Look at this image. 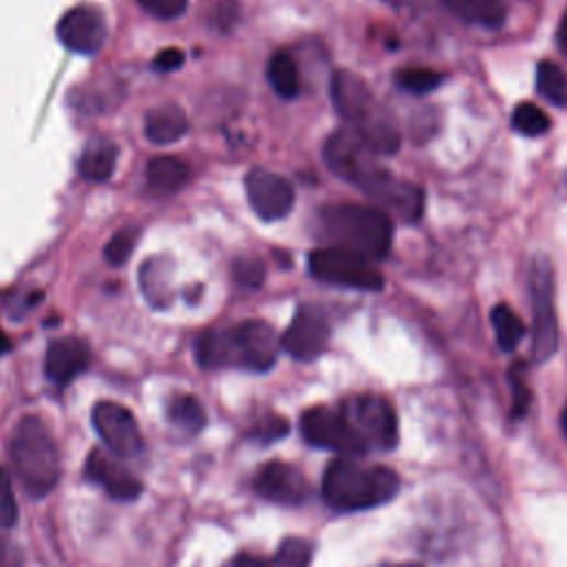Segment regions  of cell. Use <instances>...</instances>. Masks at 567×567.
<instances>
[{"label":"cell","instance_id":"obj_1","mask_svg":"<svg viewBox=\"0 0 567 567\" xmlns=\"http://www.w3.org/2000/svg\"><path fill=\"white\" fill-rule=\"evenodd\" d=\"M277 351V335L262 320H246L233 329H213L196 342V359L207 370L246 368L266 373L275 366Z\"/></svg>","mask_w":567,"mask_h":567},{"label":"cell","instance_id":"obj_2","mask_svg":"<svg viewBox=\"0 0 567 567\" xmlns=\"http://www.w3.org/2000/svg\"><path fill=\"white\" fill-rule=\"evenodd\" d=\"M331 96L337 113L346 120L353 133L379 156L397 154L401 145L399 126L392 113L377 100L370 87L353 71L340 69L331 80Z\"/></svg>","mask_w":567,"mask_h":567},{"label":"cell","instance_id":"obj_3","mask_svg":"<svg viewBox=\"0 0 567 567\" xmlns=\"http://www.w3.org/2000/svg\"><path fill=\"white\" fill-rule=\"evenodd\" d=\"M399 490V477L383 466H366L355 457L335 459L322 479V497L337 512H359L388 503Z\"/></svg>","mask_w":567,"mask_h":567},{"label":"cell","instance_id":"obj_4","mask_svg":"<svg viewBox=\"0 0 567 567\" xmlns=\"http://www.w3.org/2000/svg\"><path fill=\"white\" fill-rule=\"evenodd\" d=\"M331 246L346 248L366 259H383L392 248L394 226L386 211L366 204H337L320 215Z\"/></svg>","mask_w":567,"mask_h":567},{"label":"cell","instance_id":"obj_5","mask_svg":"<svg viewBox=\"0 0 567 567\" xmlns=\"http://www.w3.org/2000/svg\"><path fill=\"white\" fill-rule=\"evenodd\" d=\"M10 451L19 479L30 497L43 499L58 486L63 472L58 446L41 416L30 414L19 421Z\"/></svg>","mask_w":567,"mask_h":567},{"label":"cell","instance_id":"obj_6","mask_svg":"<svg viewBox=\"0 0 567 567\" xmlns=\"http://www.w3.org/2000/svg\"><path fill=\"white\" fill-rule=\"evenodd\" d=\"M309 270L315 279L337 284V287L359 291H379L383 287V279L370 259L340 246L313 251L309 255Z\"/></svg>","mask_w":567,"mask_h":567},{"label":"cell","instance_id":"obj_7","mask_svg":"<svg viewBox=\"0 0 567 567\" xmlns=\"http://www.w3.org/2000/svg\"><path fill=\"white\" fill-rule=\"evenodd\" d=\"M324 160L337 178L355 185L359 191L383 171L377 163V154L351 129L335 131L326 140Z\"/></svg>","mask_w":567,"mask_h":567},{"label":"cell","instance_id":"obj_8","mask_svg":"<svg viewBox=\"0 0 567 567\" xmlns=\"http://www.w3.org/2000/svg\"><path fill=\"white\" fill-rule=\"evenodd\" d=\"M353 431L366 442L368 451H390L397 444V416L392 405L377 394H357L340 405Z\"/></svg>","mask_w":567,"mask_h":567},{"label":"cell","instance_id":"obj_9","mask_svg":"<svg viewBox=\"0 0 567 567\" xmlns=\"http://www.w3.org/2000/svg\"><path fill=\"white\" fill-rule=\"evenodd\" d=\"M302 437L322 451L340 453L342 457H359L368 453L366 442L353 431L348 419L342 414V410L333 408H311L302 414L300 421Z\"/></svg>","mask_w":567,"mask_h":567},{"label":"cell","instance_id":"obj_10","mask_svg":"<svg viewBox=\"0 0 567 567\" xmlns=\"http://www.w3.org/2000/svg\"><path fill=\"white\" fill-rule=\"evenodd\" d=\"M532 309H534V340L532 353L536 362H545L558 346V324L554 313V275L547 259H536L532 266Z\"/></svg>","mask_w":567,"mask_h":567},{"label":"cell","instance_id":"obj_11","mask_svg":"<svg viewBox=\"0 0 567 567\" xmlns=\"http://www.w3.org/2000/svg\"><path fill=\"white\" fill-rule=\"evenodd\" d=\"M91 423L96 435L115 457H135L145 448L135 416L115 401H98L91 410Z\"/></svg>","mask_w":567,"mask_h":567},{"label":"cell","instance_id":"obj_12","mask_svg":"<svg viewBox=\"0 0 567 567\" xmlns=\"http://www.w3.org/2000/svg\"><path fill=\"white\" fill-rule=\"evenodd\" d=\"M246 196L253 211L266 222L287 218L296 204V191L291 182L266 169H253L246 176Z\"/></svg>","mask_w":567,"mask_h":567},{"label":"cell","instance_id":"obj_13","mask_svg":"<svg viewBox=\"0 0 567 567\" xmlns=\"http://www.w3.org/2000/svg\"><path fill=\"white\" fill-rule=\"evenodd\" d=\"M331 340V324L320 309L302 307L293 318L287 333L281 335V348L293 359L313 362L318 359Z\"/></svg>","mask_w":567,"mask_h":567},{"label":"cell","instance_id":"obj_14","mask_svg":"<svg viewBox=\"0 0 567 567\" xmlns=\"http://www.w3.org/2000/svg\"><path fill=\"white\" fill-rule=\"evenodd\" d=\"M255 492L277 505H300L309 497V483L300 468L273 459L259 468L255 475Z\"/></svg>","mask_w":567,"mask_h":567},{"label":"cell","instance_id":"obj_15","mask_svg":"<svg viewBox=\"0 0 567 567\" xmlns=\"http://www.w3.org/2000/svg\"><path fill=\"white\" fill-rule=\"evenodd\" d=\"M362 191L370 200H375L381 211L386 213L392 211L405 222H416L423 213V204H425L423 191L410 182L394 178L386 169L379 176H375Z\"/></svg>","mask_w":567,"mask_h":567},{"label":"cell","instance_id":"obj_16","mask_svg":"<svg viewBox=\"0 0 567 567\" xmlns=\"http://www.w3.org/2000/svg\"><path fill=\"white\" fill-rule=\"evenodd\" d=\"M58 41L76 54H96L107 41L104 16L89 5L69 10L56 27Z\"/></svg>","mask_w":567,"mask_h":567},{"label":"cell","instance_id":"obj_17","mask_svg":"<svg viewBox=\"0 0 567 567\" xmlns=\"http://www.w3.org/2000/svg\"><path fill=\"white\" fill-rule=\"evenodd\" d=\"M85 475L91 483L100 486L115 501H135L142 494V483L131 475L115 455L91 451L85 464Z\"/></svg>","mask_w":567,"mask_h":567},{"label":"cell","instance_id":"obj_18","mask_svg":"<svg viewBox=\"0 0 567 567\" xmlns=\"http://www.w3.org/2000/svg\"><path fill=\"white\" fill-rule=\"evenodd\" d=\"M89 362L91 353L82 340L63 337L49 344L45 357V373L56 386H67L87 370Z\"/></svg>","mask_w":567,"mask_h":567},{"label":"cell","instance_id":"obj_19","mask_svg":"<svg viewBox=\"0 0 567 567\" xmlns=\"http://www.w3.org/2000/svg\"><path fill=\"white\" fill-rule=\"evenodd\" d=\"M187 131H189V120L178 104H163L147 113L145 133L154 145H160V147L174 145V142L187 135Z\"/></svg>","mask_w":567,"mask_h":567},{"label":"cell","instance_id":"obj_20","mask_svg":"<svg viewBox=\"0 0 567 567\" xmlns=\"http://www.w3.org/2000/svg\"><path fill=\"white\" fill-rule=\"evenodd\" d=\"M118 163V147L107 137H93L82 149L78 171L89 182H104L111 178Z\"/></svg>","mask_w":567,"mask_h":567},{"label":"cell","instance_id":"obj_21","mask_svg":"<svg viewBox=\"0 0 567 567\" xmlns=\"http://www.w3.org/2000/svg\"><path fill=\"white\" fill-rule=\"evenodd\" d=\"M446 8L462 21L488 30H499L505 21V0H444Z\"/></svg>","mask_w":567,"mask_h":567},{"label":"cell","instance_id":"obj_22","mask_svg":"<svg viewBox=\"0 0 567 567\" xmlns=\"http://www.w3.org/2000/svg\"><path fill=\"white\" fill-rule=\"evenodd\" d=\"M189 167L171 156H158L147 165V185L158 196L178 193L189 182Z\"/></svg>","mask_w":567,"mask_h":567},{"label":"cell","instance_id":"obj_23","mask_svg":"<svg viewBox=\"0 0 567 567\" xmlns=\"http://www.w3.org/2000/svg\"><path fill=\"white\" fill-rule=\"evenodd\" d=\"M268 82L273 87V91L284 98V100H293L300 93V71H298V63L293 60V56L289 52H275L270 56L268 63Z\"/></svg>","mask_w":567,"mask_h":567},{"label":"cell","instance_id":"obj_24","mask_svg":"<svg viewBox=\"0 0 567 567\" xmlns=\"http://www.w3.org/2000/svg\"><path fill=\"white\" fill-rule=\"evenodd\" d=\"M169 419H171L176 429L185 431L187 435H198L207 423V414H204L202 403L191 394H178V397L171 399Z\"/></svg>","mask_w":567,"mask_h":567},{"label":"cell","instance_id":"obj_25","mask_svg":"<svg viewBox=\"0 0 567 567\" xmlns=\"http://www.w3.org/2000/svg\"><path fill=\"white\" fill-rule=\"evenodd\" d=\"M492 326L497 333V342L505 353H512L525 335L523 320L505 304H499L492 309Z\"/></svg>","mask_w":567,"mask_h":567},{"label":"cell","instance_id":"obj_26","mask_svg":"<svg viewBox=\"0 0 567 567\" xmlns=\"http://www.w3.org/2000/svg\"><path fill=\"white\" fill-rule=\"evenodd\" d=\"M536 87L538 93L556 104L563 107L567 104V74L556 65V63H541L536 69Z\"/></svg>","mask_w":567,"mask_h":567},{"label":"cell","instance_id":"obj_27","mask_svg":"<svg viewBox=\"0 0 567 567\" xmlns=\"http://www.w3.org/2000/svg\"><path fill=\"white\" fill-rule=\"evenodd\" d=\"M394 80L403 91H410L414 96H423V93H431L433 89H437L442 85L444 76L433 71V69H425V67H410V69L397 71Z\"/></svg>","mask_w":567,"mask_h":567},{"label":"cell","instance_id":"obj_28","mask_svg":"<svg viewBox=\"0 0 567 567\" xmlns=\"http://www.w3.org/2000/svg\"><path fill=\"white\" fill-rule=\"evenodd\" d=\"M313 560V545L307 538L291 536L281 541L275 554V567H311Z\"/></svg>","mask_w":567,"mask_h":567},{"label":"cell","instance_id":"obj_29","mask_svg":"<svg viewBox=\"0 0 567 567\" xmlns=\"http://www.w3.org/2000/svg\"><path fill=\"white\" fill-rule=\"evenodd\" d=\"M549 118L545 115V111L543 109H538L536 104H532V102H523V104H519L516 109H514V113H512V126L521 133V135H530V137H534V135H541V133H545L547 129H549Z\"/></svg>","mask_w":567,"mask_h":567},{"label":"cell","instance_id":"obj_30","mask_svg":"<svg viewBox=\"0 0 567 567\" xmlns=\"http://www.w3.org/2000/svg\"><path fill=\"white\" fill-rule=\"evenodd\" d=\"M137 235H140V231L133 229V226L120 229V231L109 240V244H107V248H104L107 262H109L111 266L124 264V262L129 259V255L133 253L135 244H137Z\"/></svg>","mask_w":567,"mask_h":567},{"label":"cell","instance_id":"obj_31","mask_svg":"<svg viewBox=\"0 0 567 567\" xmlns=\"http://www.w3.org/2000/svg\"><path fill=\"white\" fill-rule=\"evenodd\" d=\"M19 521V503L12 479L5 468H0V527L10 530Z\"/></svg>","mask_w":567,"mask_h":567},{"label":"cell","instance_id":"obj_32","mask_svg":"<svg viewBox=\"0 0 567 567\" xmlns=\"http://www.w3.org/2000/svg\"><path fill=\"white\" fill-rule=\"evenodd\" d=\"M287 435H289V421L284 416H277V414L259 419L251 431V437L262 442L264 446H268V444H273L281 437H287Z\"/></svg>","mask_w":567,"mask_h":567},{"label":"cell","instance_id":"obj_33","mask_svg":"<svg viewBox=\"0 0 567 567\" xmlns=\"http://www.w3.org/2000/svg\"><path fill=\"white\" fill-rule=\"evenodd\" d=\"M264 264L259 259L251 257H240L233 262V279L246 289H257L264 281Z\"/></svg>","mask_w":567,"mask_h":567},{"label":"cell","instance_id":"obj_34","mask_svg":"<svg viewBox=\"0 0 567 567\" xmlns=\"http://www.w3.org/2000/svg\"><path fill=\"white\" fill-rule=\"evenodd\" d=\"M137 3L145 8L152 16L171 21V19H178L180 14H185L189 0H137Z\"/></svg>","mask_w":567,"mask_h":567},{"label":"cell","instance_id":"obj_35","mask_svg":"<svg viewBox=\"0 0 567 567\" xmlns=\"http://www.w3.org/2000/svg\"><path fill=\"white\" fill-rule=\"evenodd\" d=\"M512 386H514V414L521 416L527 410L530 403V392L525 388V383L519 377V370H512Z\"/></svg>","mask_w":567,"mask_h":567},{"label":"cell","instance_id":"obj_36","mask_svg":"<svg viewBox=\"0 0 567 567\" xmlns=\"http://www.w3.org/2000/svg\"><path fill=\"white\" fill-rule=\"evenodd\" d=\"M182 63H185V54L180 52V49H167V52H163L158 58H156V69H160V71H174V69H178V67H182Z\"/></svg>","mask_w":567,"mask_h":567},{"label":"cell","instance_id":"obj_37","mask_svg":"<svg viewBox=\"0 0 567 567\" xmlns=\"http://www.w3.org/2000/svg\"><path fill=\"white\" fill-rule=\"evenodd\" d=\"M231 567H275V563H270V560L264 558V556L244 552V554H237V556L233 558Z\"/></svg>","mask_w":567,"mask_h":567},{"label":"cell","instance_id":"obj_38","mask_svg":"<svg viewBox=\"0 0 567 567\" xmlns=\"http://www.w3.org/2000/svg\"><path fill=\"white\" fill-rule=\"evenodd\" d=\"M558 47L563 54H567V12L558 25Z\"/></svg>","mask_w":567,"mask_h":567},{"label":"cell","instance_id":"obj_39","mask_svg":"<svg viewBox=\"0 0 567 567\" xmlns=\"http://www.w3.org/2000/svg\"><path fill=\"white\" fill-rule=\"evenodd\" d=\"M10 351H12V340L3 331H0V355L10 353Z\"/></svg>","mask_w":567,"mask_h":567},{"label":"cell","instance_id":"obj_40","mask_svg":"<svg viewBox=\"0 0 567 567\" xmlns=\"http://www.w3.org/2000/svg\"><path fill=\"white\" fill-rule=\"evenodd\" d=\"M560 425H563V433H565V437H567V403H565L563 414H560Z\"/></svg>","mask_w":567,"mask_h":567},{"label":"cell","instance_id":"obj_41","mask_svg":"<svg viewBox=\"0 0 567 567\" xmlns=\"http://www.w3.org/2000/svg\"><path fill=\"white\" fill-rule=\"evenodd\" d=\"M390 567H419L416 563H399V565H390Z\"/></svg>","mask_w":567,"mask_h":567}]
</instances>
